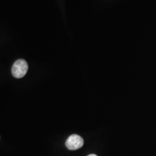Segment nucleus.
Here are the masks:
<instances>
[{
  "label": "nucleus",
  "instance_id": "1",
  "mask_svg": "<svg viewBox=\"0 0 156 156\" xmlns=\"http://www.w3.org/2000/svg\"><path fill=\"white\" fill-rule=\"evenodd\" d=\"M28 69V63L24 59H18L13 64L12 74L15 78H22L26 75Z\"/></svg>",
  "mask_w": 156,
  "mask_h": 156
},
{
  "label": "nucleus",
  "instance_id": "2",
  "mask_svg": "<svg viewBox=\"0 0 156 156\" xmlns=\"http://www.w3.org/2000/svg\"><path fill=\"white\" fill-rule=\"evenodd\" d=\"M84 140L77 134H72L66 141V147L70 151H76L83 146Z\"/></svg>",
  "mask_w": 156,
  "mask_h": 156
},
{
  "label": "nucleus",
  "instance_id": "3",
  "mask_svg": "<svg viewBox=\"0 0 156 156\" xmlns=\"http://www.w3.org/2000/svg\"><path fill=\"white\" fill-rule=\"evenodd\" d=\"M87 156H98V155H95V154H90V155H87Z\"/></svg>",
  "mask_w": 156,
  "mask_h": 156
}]
</instances>
